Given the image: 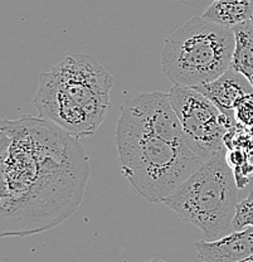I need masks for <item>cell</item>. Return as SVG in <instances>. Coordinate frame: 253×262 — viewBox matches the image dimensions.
Returning a JSON list of instances; mask_svg holds the SVG:
<instances>
[{
	"label": "cell",
	"mask_w": 253,
	"mask_h": 262,
	"mask_svg": "<svg viewBox=\"0 0 253 262\" xmlns=\"http://www.w3.org/2000/svg\"><path fill=\"white\" fill-rule=\"evenodd\" d=\"M235 46L232 28L194 16L165 39L163 72L178 86H203L231 67Z\"/></svg>",
	"instance_id": "4"
},
{
	"label": "cell",
	"mask_w": 253,
	"mask_h": 262,
	"mask_svg": "<svg viewBox=\"0 0 253 262\" xmlns=\"http://www.w3.org/2000/svg\"><path fill=\"white\" fill-rule=\"evenodd\" d=\"M121 173L139 195L164 203L205 162L187 141L152 135L119 119L115 131Z\"/></svg>",
	"instance_id": "3"
},
{
	"label": "cell",
	"mask_w": 253,
	"mask_h": 262,
	"mask_svg": "<svg viewBox=\"0 0 253 262\" xmlns=\"http://www.w3.org/2000/svg\"><path fill=\"white\" fill-rule=\"evenodd\" d=\"M252 21H253V16H252Z\"/></svg>",
	"instance_id": "14"
},
{
	"label": "cell",
	"mask_w": 253,
	"mask_h": 262,
	"mask_svg": "<svg viewBox=\"0 0 253 262\" xmlns=\"http://www.w3.org/2000/svg\"><path fill=\"white\" fill-rule=\"evenodd\" d=\"M120 119L145 133L167 140L187 141L169 92H141L121 106Z\"/></svg>",
	"instance_id": "7"
},
{
	"label": "cell",
	"mask_w": 253,
	"mask_h": 262,
	"mask_svg": "<svg viewBox=\"0 0 253 262\" xmlns=\"http://www.w3.org/2000/svg\"><path fill=\"white\" fill-rule=\"evenodd\" d=\"M202 16L219 26L233 28L252 20L253 0H214Z\"/></svg>",
	"instance_id": "10"
},
{
	"label": "cell",
	"mask_w": 253,
	"mask_h": 262,
	"mask_svg": "<svg viewBox=\"0 0 253 262\" xmlns=\"http://www.w3.org/2000/svg\"><path fill=\"white\" fill-rule=\"evenodd\" d=\"M200 262H241L253 256V227L235 231L211 242H195Z\"/></svg>",
	"instance_id": "9"
},
{
	"label": "cell",
	"mask_w": 253,
	"mask_h": 262,
	"mask_svg": "<svg viewBox=\"0 0 253 262\" xmlns=\"http://www.w3.org/2000/svg\"><path fill=\"white\" fill-rule=\"evenodd\" d=\"M194 89L211 98L223 113L235 120L236 108L244 101L253 98L252 84L244 76L231 67L217 80Z\"/></svg>",
	"instance_id": "8"
},
{
	"label": "cell",
	"mask_w": 253,
	"mask_h": 262,
	"mask_svg": "<svg viewBox=\"0 0 253 262\" xmlns=\"http://www.w3.org/2000/svg\"><path fill=\"white\" fill-rule=\"evenodd\" d=\"M113 76L89 54H71L40 73L34 106L78 139L95 135L107 116Z\"/></svg>",
	"instance_id": "2"
},
{
	"label": "cell",
	"mask_w": 253,
	"mask_h": 262,
	"mask_svg": "<svg viewBox=\"0 0 253 262\" xmlns=\"http://www.w3.org/2000/svg\"><path fill=\"white\" fill-rule=\"evenodd\" d=\"M249 226L253 227V190L249 192L246 199L237 203L236 215L232 222L235 231H239Z\"/></svg>",
	"instance_id": "12"
},
{
	"label": "cell",
	"mask_w": 253,
	"mask_h": 262,
	"mask_svg": "<svg viewBox=\"0 0 253 262\" xmlns=\"http://www.w3.org/2000/svg\"><path fill=\"white\" fill-rule=\"evenodd\" d=\"M169 94L188 144L197 154L209 158L225 149L224 141L235 129V119L194 87L174 84Z\"/></svg>",
	"instance_id": "6"
},
{
	"label": "cell",
	"mask_w": 253,
	"mask_h": 262,
	"mask_svg": "<svg viewBox=\"0 0 253 262\" xmlns=\"http://www.w3.org/2000/svg\"><path fill=\"white\" fill-rule=\"evenodd\" d=\"M238 189L225 147L212 154L164 204L184 222L202 229L206 238L216 239L232 227Z\"/></svg>",
	"instance_id": "5"
},
{
	"label": "cell",
	"mask_w": 253,
	"mask_h": 262,
	"mask_svg": "<svg viewBox=\"0 0 253 262\" xmlns=\"http://www.w3.org/2000/svg\"><path fill=\"white\" fill-rule=\"evenodd\" d=\"M236 37L231 68L241 73L253 87V21L248 20L233 27Z\"/></svg>",
	"instance_id": "11"
},
{
	"label": "cell",
	"mask_w": 253,
	"mask_h": 262,
	"mask_svg": "<svg viewBox=\"0 0 253 262\" xmlns=\"http://www.w3.org/2000/svg\"><path fill=\"white\" fill-rule=\"evenodd\" d=\"M91 163L80 139L44 117L2 120L0 236L57 227L82 203Z\"/></svg>",
	"instance_id": "1"
},
{
	"label": "cell",
	"mask_w": 253,
	"mask_h": 262,
	"mask_svg": "<svg viewBox=\"0 0 253 262\" xmlns=\"http://www.w3.org/2000/svg\"><path fill=\"white\" fill-rule=\"evenodd\" d=\"M143 262H169V261H167L165 258H162V257H152V258H150V260H145Z\"/></svg>",
	"instance_id": "13"
}]
</instances>
